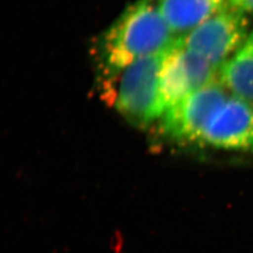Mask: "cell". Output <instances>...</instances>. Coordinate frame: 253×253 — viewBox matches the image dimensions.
I'll list each match as a JSON object with an SVG mask.
<instances>
[{
	"label": "cell",
	"mask_w": 253,
	"mask_h": 253,
	"mask_svg": "<svg viewBox=\"0 0 253 253\" xmlns=\"http://www.w3.org/2000/svg\"><path fill=\"white\" fill-rule=\"evenodd\" d=\"M177 38L166 22L158 0H139L95 42L92 51L99 77L120 72L141 58L162 54Z\"/></svg>",
	"instance_id": "cell-1"
},
{
	"label": "cell",
	"mask_w": 253,
	"mask_h": 253,
	"mask_svg": "<svg viewBox=\"0 0 253 253\" xmlns=\"http://www.w3.org/2000/svg\"><path fill=\"white\" fill-rule=\"evenodd\" d=\"M164 53L136 60L115 74L99 77L101 98L138 128H147L165 113L160 94Z\"/></svg>",
	"instance_id": "cell-2"
},
{
	"label": "cell",
	"mask_w": 253,
	"mask_h": 253,
	"mask_svg": "<svg viewBox=\"0 0 253 253\" xmlns=\"http://www.w3.org/2000/svg\"><path fill=\"white\" fill-rule=\"evenodd\" d=\"M228 97L217 77L166 111L160 118L161 134L179 146H201L206 128Z\"/></svg>",
	"instance_id": "cell-3"
},
{
	"label": "cell",
	"mask_w": 253,
	"mask_h": 253,
	"mask_svg": "<svg viewBox=\"0 0 253 253\" xmlns=\"http://www.w3.org/2000/svg\"><path fill=\"white\" fill-rule=\"evenodd\" d=\"M247 14L228 4L186 35L180 43L218 69L239 50L249 34Z\"/></svg>",
	"instance_id": "cell-4"
},
{
	"label": "cell",
	"mask_w": 253,
	"mask_h": 253,
	"mask_svg": "<svg viewBox=\"0 0 253 253\" xmlns=\"http://www.w3.org/2000/svg\"><path fill=\"white\" fill-rule=\"evenodd\" d=\"M218 71L200 55L187 50L179 38L163 55L160 94L165 112L189 94L217 79Z\"/></svg>",
	"instance_id": "cell-5"
},
{
	"label": "cell",
	"mask_w": 253,
	"mask_h": 253,
	"mask_svg": "<svg viewBox=\"0 0 253 253\" xmlns=\"http://www.w3.org/2000/svg\"><path fill=\"white\" fill-rule=\"evenodd\" d=\"M201 146L253 153V106L229 95L206 128Z\"/></svg>",
	"instance_id": "cell-6"
},
{
	"label": "cell",
	"mask_w": 253,
	"mask_h": 253,
	"mask_svg": "<svg viewBox=\"0 0 253 253\" xmlns=\"http://www.w3.org/2000/svg\"><path fill=\"white\" fill-rule=\"evenodd\" d=\"M228 4V0H158L166 22L177 37L186 35Z\"/></svg>",
	"instance_id": "cell-7"
},
{
	"label": "cell",
	"mask_w": 253,
	"mask_h": 253,
	"mask_svg": "<svg viewBox=\"0 0 253 253\" xmlns=\"http://www.w3.org/2000/svg\"><path fill=\"white\" fill-rule=\"evenodd\" d=\"M217 77L229 94L253 106V30L218 69Z\"/></svg>",
	"instance_id": "cell-8"
},
{
	"label": "cell",
	"mask_w": 253,
	"mask_h": 253,
	"mask_svg": "<svg viewBox=\"0 0 253 253\" xmlns=\"http://www.w3.org/2000/svg\"><path fill=\"white\" fill-rule=\"evenodd\" d=\"M229 4L246 14H253V0H228Z\"/></svg>",
	"instance_id": "cell-9"
}]
</instances>
